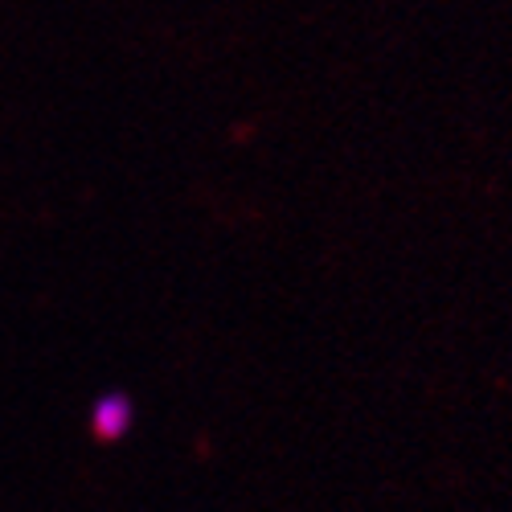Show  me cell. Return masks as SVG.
<instances>
[{
	"label": "cell",
	"mask_w": 512,
	"mask_h": 512,
	"mask_svg": "<svg viewBox=\"0 0 512 512\" xmlns=\"http://www.w3.org/2000/svg\"><path fill=\"white\" fill-rule=\"evenodd\" d=\"M91 426H95V435H99L103 443L123 439L127 426H132V402H127L123 394L99 398V406H95V414H91Z\"/></svg>",
	"instance_id": "6da1fadb"
}]
</instances>
